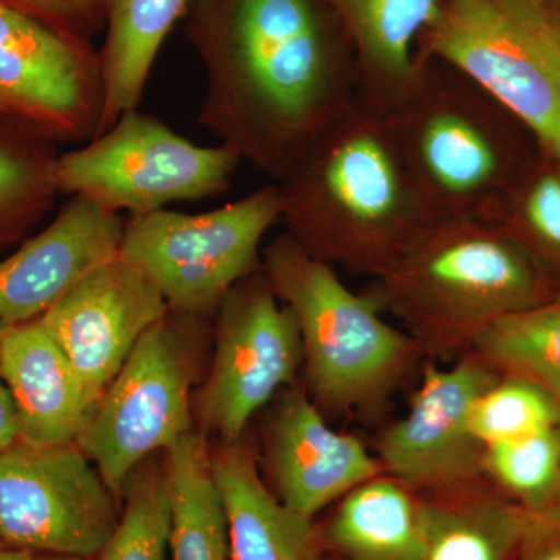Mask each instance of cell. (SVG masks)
Listing matches in <instances>:
<instances>
[{
  "mask_svg": "<svg viewBox=\"0 0 560 560\" xmlns=\"http://www.w3.org/2000/svg\"><path fill=\"white\" fill-rule=\"evenodd\" d=\"M187 35L206 70L198 125L275 183L359 92L327 0H195Z\"/></svg>",
  "mask_w": 560,
  "mask_h": 560,
  "instance_id": "1",
  "label": "cell"
},
{
  "mask_svg": "<svg viewBox=\"0 0 560 560\" xmlns=\"http://www.w3.org/2000/svg\"><path fill=\"white\" fill-rule=\"evenodd\" d=\"M276 184L285 232L352 276L381 278L436 224L401 160L388 106L360 91Z\"/></svg>",
  "mask_w": 560,
  "mask_h": 560,
  "instance_id": "2",
  "label": "cell"
},
{
  "mask_svg": "<svg viewBox=\"0 0 560 560\" xmlns=\"http://www.w3.org/2000/svg\"><path fill=\"white\" fill-rule=\"evenodd\" d=\"M366 293L436 361L467 355L490 324L560 290L499 223L456 220L430 228Z\"/></svg>",
  "mask_w": 560,
  "mask_h": 560,
  "instance_id": "3",
  "label": "cell"
},
{
  "mask_svg": "<svg viewBox=\"0 0 560 560\" xmlns=\"http://www.w3.org/2000/svg\"><path fill=\"white\" fill-rule=\"evenodd\" d=\"M390 130L434 223L495 221L528 171L521 119L458 69L418 57L415 75L388 106ZM537 140V139H536Z\"/></svg>",
  "mask_w": 560,
  "mask_h": 560,
  "instance_id": "4",
  "label": "cell"
},
{
  "mask_svg": "<svg viewBox=\"0 0 560 560\" xmlns=\"http://www.w3.org/2000/svg\"><path fill=\"white\" fill-rule=\"evenodd\" d=\"M261 271L296 318L307 393L324 415H374L425 360L370 294L350 290L337 268L315 259L289 232L261 249Z\"/></svg>",
  "mask_w": 560,
  "mask_h": 560,
  "instance_id": "5",
  "label": "cell"
},
{
  "mask_svg": "<svg viewBox=\"0 0 560 560\" xmlns=\"http://www.w3.org/2000/svg\"><path fill=\"white\" fill-rule=\"evenodd\" d=\"M418 57L458 69L510 109L560 164L558 13L534 0H444Z\"/></svg>",
  "mask_w": 560,
  "mask_h": 560,
  "instance_id": "6",
  "label": "cell"
},
{
  "mask_svg": "<svg viewBox=\"0 0 560 560\" xmlns=\"http://www.w3.org/2000/svg\"><path fill=\"white\" fill-rule=\"evenodd\" d=\"M278 221L280 191L272 183L209 212L130 215L120 257L153 282L168 311L208 318L238 283L261 270V241Z\"/></svg>",
  "mask_w": 560,
  "mask_h": 560,
  "instance_id": "7",
  "label": "cell"
},
{
  "mask_svg": "<svg viewBox=\"0 0 560 560\" xmlns=\"http://www.w3.org/2000/svg\"><path fill=\"white\" fill-rule=\"evenodd\" d=\"M241 158L230 147H201L150 114L128 110L81 149L58 154L60 194L83 197L109 212H156L200 201L231 187Z\"/></svg>",
  "mask_w": 560,
  "mask_h": 560,
  "instance_id": "8",
  "label": "cell"
},
{
  "mask_svg": "<svg viewBox=\"0 0 560 560\" xmlns=\"http://www.w3.org/2000/svg\"><path fill=\"white\" fill-rule=\"evenodd\" d=\"M179 318L168 311L142 335L77 440L117 499L143 460L194 431Z\"/></svg>",
  "mask_w": 560,
  "mask_h": 560,
  "instance_id": "9",
  "label": "cell"
},
{
  "mask_svg": "<svg viewBox=\"0 0 560 560\" xmlns=\"http://www.w3.org/2000/svg\"><path fill=\"white\" fill-rule=\"evenodd\" d=\"M117 497L77 442L0 453V541L11 550L101 555L119 525Z\"/></svg>",
  "mask_w": 560,
  "mask_h": 560,
  "instance_id": "10",
  "label": "cell"
},
{
  "mask_svg": "<svg viewBox=\"0 0 560 560\" xmlns=\"http://www.w3.org/2000/svg\"><path fill=\"white\" fill-rule=\"evenodd\" d=\"M102 114L90 43L0 0V121L50 143L90 142Z\"/></svg>",
  "mask_w": 560,
  "mask_h": 560,
  "instance_id": "11",
  "label": "cell"
},
{
  "mask_svg": "<svg viewBox=\"0 0 560 560\" xmlns=\"http://www.w3.org/2000/svg\"><path fill=\"white\" fill-rule=\"evenodd\" d=\"M302 364L296 318L257 271L215 313V353L198 405L202 427L223 444L242 441L254 416L294 385Z\"/></svg>",
  "mask_w": 560,
  "mask_h": 560,
  "instance_id": "12",
  "label": "cell"
},
{
  "mask_svg": "<svg viewBox=\"0 0 560 560\" xmlns=\"http://www.w3.org/2000/svg\"><path fill=\"white\" fill-rule=\"evenodd\" d=\"M500 377L471 352L451 368L427 364L407 415L375 442L383 471L420 495L488 477L486 447L471 434L469 415L474 401Z\"/></svg>",
  "mask_w": 560,
  "mask_h": 560,
  "instance_id": "13",
  "label": "cell"
},
{
  "mask_svg": "<svg viewBox=\"0 0 560 560\" xmlns=\"http://www.w3.org/2000/svg\"><path fill=\"white\" fill-rule=\"evenodd\" d=\"M167 313L160 290L119 254L88 272L39 320L97 407L142 335Z\"/></svg>",
  "mask_w": 560,
  "mask_h": 560,
  "instance_id": "14",
  "label": "cell"
},
{
  "mask_svg": "<svg viewBox=\"0 0 560 560\" xmlns=\"http://www.w3.org/2000/svg\"><path fill=\"white\" fill-rule=\"evenodd\" d=\"M268 407L261 469L268 488L290 510L315 518L383 474L381 460L359 438L331 429L307 389L289 386Z\"/></svg>",
  "mask_w": 560,
  "mask_h": 560,
  "instance_id": "15",
  "label": "cell"
},
{
  "mask_svg": "<svg viewBox=\"0 0 560 560\" xmlns=\"http://www.w3.org/2000/svg\"><path fill=\"white\" fill-rule=\"evenodd\" d=\"M125 220L72 197L46 230L0 261V324L39 319L88 272L119 256Z\"/></svg>",
  "mask_w": 560,
  "mask_h": 560,
  "instance_id": "16",
  "label": "cell"
},
{
  "mask_svg": "<svg viewBox=\"0 0 560 560\" xmlns=\"http://www.w3.org/2000/svg\"><path fill=\"white\" fill-rule=\"evenodd\" d=\"M0 370L13 399L20 441L58 445L79 440L95 405L39 319L7 329Z\"/></svg>",
  "mask_w": 560,
  "mask_h": 560,
  "instance_id": "17",
  "label": "cell"
},
{
  "mask_svg": "<svg viewBox=\"0 0 560 560\" xmlns=\"http://www.w3.org/2000/svg\"><path fill=\"white\" fill-rule=\"evenodd\" d=\"M212 467L226 510L232 560H327L318 526L271 492L243 440L212 453Z\"/></svg>",
  "mask_w": 560,
  "mask_h": 560,
  "instance_id": "18",
  "label": "cell"
},
{
  "mask_svg": "<svg viewBox=\"0 0 560 560\" xmlns=\"http://www.w3.org/2000/svg\"><path fill=\"white\" fill-rule=\"evenodd\" d=\"M318 529L324 550L340 560H422L425 500L383 471L338 500Z\"/></svg>",
  "mask_w": 560,
  "mask_h": 560,
  "instance_id": "19",
  "label": "cell"
},
{
  "mask_svg": "<svg viewBox=\"0 0 560 560\" xmlns=\"http://www.w3.org/2000/svg\"><path fill=\"white\" fill-rule=\"evenodd\" d=\"M422 497V560H521L536 514L504 495L488 477Z\"/></svg>",
  "mask_w": 560,
  "mask_h": 560,
  "instance_id": "20",
  "label": "cell"
},
{
  "mask_svg": "<svg viewBox=\"0 0 560 560\" xmlns=\"http://www.w3.org/2000/svg\"><path fill=\"white\" fill-rule=\"evenodd\" d=\"M359 62V91L390 106L418 66L420 36L444 0H327Z\"/></svg>",
  "mask_w": 560,
  "mask_h": 560,
  "instance_id": "21",
  "label": "cell"
},
{
  "mask_svg": "<svg viewBox=\"0 0 560 560\" xmlns=\"http://www.w3.org/2000/svg\"><path fill=\"white\" fill-rule=\"evenodd\" d=\"M195 0H110L98 51L103 80L101 132L138 109L158 54Z\"/></svg>",
  "mask_w": 560,
  "mask_h": 560,
  "instance_id": "22",
  "label": "cell"
},
{
  "mask_svg": "<svg viewBox=\"0 0 560 560\" xmlns=\"http://www.w3.org/2000/svg\"><path fill=\"white\" fill-rule=\"evenodd\" d=\"M171 489L172 560H232L226 510L205 433L190 431L164 452Z\"/></svg>",
  "mask_w": 560,
  "mask_h": 560,
  "instance_id": "23",
  "label": "cell"
},
{
  "mask_svg": "<svg viewBox=\"0 0 560 560\" xmlns=\"http://www.w3.org/2000/svg\"><path fill=\"white\" fill-rule=\"evenodd\" d=\"M471 353L501 377L534 383L560 401V294L497 319Z\"/></svg>",
  "mask_w": 560,
  "mask_h": 560,
  "instance_id": "24",
  "label": "cell"
},
{
  "mask_svg": "<svg viewBox=\"0 0 560 560\" xmlns=\"http://www.w3.org/2000/svg\"><path fill=\"white\" fill-rule=\"evenodd\" d=\"M47 140L0 121V250L28 234L60 194Z\"/></svg>",
  "mask_w": 560,
  "mask_h": 560,
  "instance_id": "25",
  "label": "cell"
},
{
  "mask_svg": "<svg viewBox=\"0 0 560 560\" xmlns=\"http://www.w3.org/2000/svg\"><path fill=\"white\" fill-rule=\"evenodd\" d=\"M495 223L560 290V164L544 154L515 183Z\"/></svg>",
  "mask_w": 560,
  "mask_h": 560,
  "instance_id": "26",
  "label": "cell"
},
{
  "mask_svg": "<svg viewBox=\"0 0 560 560\" xmlns=\"http://www.w3.org/2000/svg\"><path fill=\"white\" fill-rule=\"evenodd\" d=\"M124 497L119 525L97 560H167L172 508L165 460H143Z\"/></svg>",
  "mask_w": 560,
  "mask_h": 560,
  "instance_id": "27",
  "label": "cell"
},
{
  "mask_svg": "<svg viewBox=\"0 0 560 560\" xmlns=\"http://www.w3.org/2000/svg\"><path fill=\"white\" fill-rule=\"evenodd\" d=\"M486 475L526 511L550 514L560 488L559 425L486 447Z\"/></svg>",
  "mask_w": 560,
  "mask_h": 560,
  "instance_id": "28",
  "label": "cell"
},
{
  "mask_svg": "<svg viewBox=\"0 0 560 560\" xmlns=\"http://www.w3.org/2000/svg\"><path fill=\"white\" fill-rule=\"evenodd\" d=\"M560 401L540 386L517 377H500L470 408L471 434L485 447L522 440L558 425Z\"/></svg>",
  "mask_w": 560,
  "mask_h": 560,
  "instance_id": "29",
  "label": "cell"
},
{
  "mask_svg": "<svg viewBox=\"0 0 560 560\" xmlns=\"http://www.w3.org/2000/svg\"><path fill=\"white\" fill-rule=\"evenodd\" d=\"M25 13L77 38H90L106 25L110 0H7Z\"/></svg>",
  "mask_w": 560,
  "mask_h": 560,
  "instance_id": "30",
  "label": "cell"
},
{
  "mask_svg": "<svg viewBox=\"0 0 560 560\" xmlns=\"http://www.w3.org/2000/svg\"><path fill=\"white\" fill-rule=\"evenodd\" d=\"M521 560H560V517L534 515Z\"/></svg>",
  "mask_w": 560,
  "mask_h": 560,
  "instance_id": "31",
  "label": "cell"
},
{
  "mask_svg": "<svg viewBox=\"0 0 560 560\" xmlns=\"http://www.w3.org/2000/svg\"><path fill=\"white\" fill-rule=\"evenodd\" d=\"M9 327L0 324V342ZM18 440H20V429H18L16 411L0 370V453L7 451Z\"/></svg>",
  "mask_w": 560,
  "mask_h": 560,
  "instance_id": "32",
  "label": "cell"
},
{
  "mask_svg": "<svg viewBox=\"0 0 560 560\" xmlns=\"http://www.w3.org/2000/svg\"><path fill=\"white\" fill-rule=\"evenodd\" d=\"M33 555L35 552L2 548L0 550V560H33Z\"/></svg>",
  "mask_w": 560,
  "mask_h": 560,
  "instance_id": "33",
  "label": "cell"
},
{
  "mask_svg": "<svg viewBox=\"0 0 560 560\" xmlns=\"http://www.w3.org/2000/svg\"><path fill=\"white\" fill-rule=\"evenodd\" d=\"M33 560H90V559L79 558V556L47 555V552H38V555H33Z\"/></svg>",
  "mask_w": 560,
  "mask_h": 560,
  "instance_id": "34",
  "label": "cell"
},
{
  "mask_svg": "<svg viewBox=\"0 0 560 560\" xmlns=\"http://www.w3.org/2000/svg\"><path fill=\"white\" fill-rule=\"evenodd\" d=\"M558 425H559V430H560V420H559ZM547 515H555V517H560V488H559L558 499H556L555 508H552V511L550 512V514H547Z\"/></svg>",
  "mask_w": 560,
  "mask_h": 560,
  "instance_id": "35",
  "label": "cell"
},
{
  "mask_svg": "<svg viewBox=\"0 0 560 560\" xmlns=\"http://www.w3.org/2000/svg\"><path fill=\"white\" fill-rule=\"evenodd\" d=\"M534 2L545 3V5H560V0H534Z\"/></svg>",
  "mask_w": 560,
  "mask_h": 560,
  "instance_id": "36",
  "label": "cell"
},
{
  "mask_svg": "<svg viewBox=\"0 0 560 560\" xmlns=\"http://www.w3.org/2000/svg\"><path fill=\"white\" fill-rule=\"evenodd\" d=\"M327 560H340V559H337V558H334V556L327 555Z\"/></svg>",
  "mask_w": 560,
  "mask_h": 560,
  "instance_id": "37",
  "label": "cell"
},
{
  "mask_svg": "<svg viewBox=\"0 0 560 560\" xmlns=\"http://www.w3.org/2000/svg\"><path fill=\"white\" fill-rule=\"evenodd\" d=\"M556 13H558V21H559V27H560V11L556 10Z\"/></svg>",
  "mask_w": 560,
  "mask_h": 560,
  "instance_id": "38",
  "label": "cell"
},
{
  "mask_svg": "<svg viewBox=\"0 0 560 560\" xmlns=\"http://www.w3.org/2000/svg\"><path fill=\"white\" fill-rule=\"evenodd\" d=\"M2 548H5V547H3L2 541H0V550H2Z\"/></svg>",
  "mask_w": 560,
  "mask_h": 560,
  "instance_id": "39",
  "label": "cell"
}]
</instances>
